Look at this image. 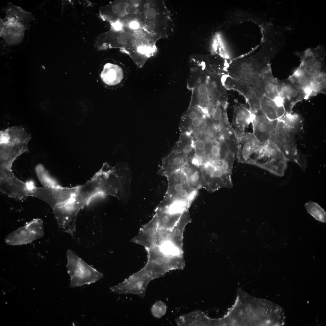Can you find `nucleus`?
Here are the masks:
<instances>
[{
	"instance_id": "1",
	"label": "nucleus",
	"mask_w": 326,
	"mask_h": 326,
	"mask_svg": "<svg viewBox=\"0 0 326 326\" xmlns=\"http://www.w3.org/2000/svg\"><path fill=\"white\" fill-rule=\"evenodd\" d=\"M146 250L148 254V259L145 265L128 279L129 283L133 287L141 292L146 291L151 280L174 268L175 260L177 257L165 254L157 246Z\"/></svg>"
},
{
	"instance_id": "2",
	"label": "nucleus",
	"mask_w": 326,
	"mask_h": 326,
	"mask_svg": "<svg viewBox=\"0 0 326 326\" xmlns=\"http://www.w3.org/2000/svg\"><path fill=\"white\" fill-rule=\"evenodd\" d=\"M288 161L279 148L269 140L261 143L246 164L257 166L282 177L286 170Z\"/></svg>"
},
{
	"instance_id": "3",
	"label": "nucleus",
	"mask_w": 326,
	"mask_h": 326,
	"mask_svg": "<svg viewBox=\"0 0 326 326\" xmlns=\"http://www.w3.org/2000/svg\"><path fill=\"white\" fill-rule=\"evenodd\" d=\"M294 130L280 119L269 140L279 148L288 161L295 163L305 171L308 165L306 157L297 148Z\"/></svg>"
},
{
	"instance_id": "4",
	"label": "nucleus",
	"mask_w": 326,
	"mask_h": 326,
	"mask_svg": "<svg viewBox=\"0 0 326 326\" xmlns=\"http://www.w3.org/2000/svg\"><path fill=\"white\" fill-rule=\"evenodd\" d=\"M67 268L71 277V288L89 284L103 277L102 273L86 263L72 250L67 251Z\"/></svg>"
},
{
	"instance_id": "5",
	"label": "nucleus",
	"mask_w": 326,
	"mask_h": 326,
	"mask_svg": "<svg viewBox=\"0 0 326 326\" xmlns=\"http://www.w3.org/2000/svg\"><path fill=\"white\" fill-rule=\"evenodd\" d=\"M158 37L146 32L135 34L123 49L136 64L143 65L154 54Z\"/></svg>"
},
{
	"instance_id": "6",
	"label": "nucleus",
	"mask_w": 326,
	"mask_h": 326,
	"mask_svg": "<svg viewBox=\"0 0 326 326\" xmlns=\"http://www.w3.org/2000/svg\"><path fill=\"white\" fill-rule=\"evenodd\" d=\"M32 181L24 182L17 178L12 169L0 168V190L9 197L20 201L30 196Z\"/></svg>"
},
{
	"instance_id": "7",
	"label": "nucleus",
	"mask_w": 326,
	"mask_h": 326,
	"mask_svg": "<svg viewBox=\"0 0 326 326\" xmlns=\"http://www.w3.org/2000/svg\"><path fill=\"white\" fill-rule=\"evenodd\" d=\"M78 186L64 187L60 185L52 187H37L34 184L30 190V196L35 197L48 203L53 209L73 198Z\"/></svg>"
},
{
	"instance_id": "8",
	"label": "nucleus",
	"mask_w": 326,
	"mask_h": 326,
	"mask_svg": "<svg viewBox=\"0 0 326 326\" xmlns=\"http://www.w3.org/2000/svg\"><path fill=\"white\" fill-rule=\"evenodd\" d=\"M160 4L156 1H147L142 10L145 30L158 38L164 33L167 18L165 8H161Z\"/></svg>"
},
{
	"instance_id": "9",
	"label": "nucleus",
	"mask_w": 326,
	"mask_h": 326,
	"mask_svg": "<svg viewBox=\"0 0 326 326\" xmlns=\"http://www.w3.org/2000/svg\"><path fill=\"white\" fill-rule=\"evenodd\" d=\"M44 235L43 221L40 219H36L9 234L5 241L9 245H21L30 243Z\"/></svg>"
},
{
	"instance_id": "10",
	"label": "nucleus",
	"mask_w": 326,
	"mask_h": 326,
	"mask_svg": "<svg viewBox=\"0 0 326 326\" xmlns=\"http://www.w3.org/2000/svg\"><path fill=\"white\" fill-rule=\"evenodd\" d=\"M221 81L225 87L235 90L245 97L252 112L260 108V100L264 95L259 90L231 77L228 74L223 75Z\"/></svg>"
},
{
	"instance_id": "11",
	"label": "nucleus",
	"mask_w": 326,
	"mask_h": 326,
	"mask_svg": "<svg viewBox=\"0 0 326 326\" xmlns=\"http://www.w3.org/2000/svg\"><path fill=\"white\" fill-rule=\"evenodd\" d=\"M140 4L138 0H121L114 2L102 8L101 16L112 24L126 15L138 12Z\"/></svg>"
},
{
	"instance_id": "12",
	"label": "nucleus",
	"mask_w": 326,
	"mask_h": 326,
	"mask_svg": "<svg viewBox=\"0 0 326 326\" xmlns=\"http://www.w3.org/2000/svg\"><path fill=\"white\" fill-rule=\"evenodd\" d=\"M300 58V65L318 76L324 73L323 70L325 67V47L319 45L314 48H308L302 52H296Z\"/></svg>"
},
{
	"instance_id": "13",
	"label": "nucleus",
	"mask_w": 326,
	"mask_h": 326,
	"mask_svg": "<svg viewBox=\"0 0 326 326\" xmlns=\"http://www.w3.org/2000/svg\"><path fill=\"white\" fill-rule=\"evenodd\" d=\"M252 113L253 134L261 142L269 141L276 129L278 120H269L260 108Z\"/></svg>"
},
{
	"instance_id": "14",
	"label": "nucleus",
	"mask_w": 326,
	"mask_h": 326,
	"mask_svg": "<svg viewBox=\"0 0 326 326\" xmlns=\"http://www.w3.org/2000/svg\"><path fill=\"white\" fill-rule=\"evenodd\" d=\"M235 132L237 140V158L238 162L246 164L262 142H260L253 133L245 132Z\"/></svg>"
},
{
	"instance_id": "15",
	"label": "nucleus",
	"mask_w": 326,
	"mask_h": 326,
	"mask_svg": "<svg viewBox=\"0 0 326 326\" xmlns=\"http://www.w3.org/2000/svg\"><path fill=\"white\" fill-rule=\"evenodd\" d=\"M217 103L209 83L203 81L198 84L193 91L190 106L198 107L204 112L206 110L209 116L213 107Z\"/></svg>"
},
{
	"instance_id": "16",
	"label": "nucleus",
	"mask_w": 326,
	"mask_h": 326,
	"mask_svg": "<svg viewBox=\"0 0 326 326\" xmlns=\"http://www.w3.org/2000/svg\"><path fill=\"white\" fill-rule=\"evenodd\" d=\"M278 81L280 96L286 114H291L294 105L307 97L302 91L295 86L288 79Z\"/></svg>"
},
{
	"instance_id": "17",
	"label": "nucleus",
	"mask_w": 326,
	"mask_h": 326,
	"mask_svg": "<svg viewBox=\"0 0 326 326\" xmlns=\"http://www.w3.org/2000/svg\"><path fill=\"white\" fill-rule=\"evenodd\" d=\"M111 24L112 29L133 35L147 32L145 28L144 17L142 10L140 12L127 14L118 21Z\"/></svg>"
},
{
	"instance_id": "18",
	"label": "nucleus",
	"mask_w": 326,
	"mask_h": 326,
	"mask_svg": "<svg viewBox=\"0 0 326 326\" xmlns=\"http://www.w3.org/2000/svg\"><path fill=\"white\" fill-rule=\"evenodd\" d=\"M167 177L168 189L162 200L159 204L164 206L171 205L175 197L183 189L189 186L186 176L182 170Z\"/></svg>"
},
{
	"instance_id": "19",
	"label": "nucleus",
	"mask_w": 326,
	"mask_h": 326,
	"mask_svg": "<svg viewBox=\"0 0 326 326\" xmlns=\"http://www.w3.org/2000/svg\"><path fill=\"white\" fill-rule=\"evenodd\" d=\"M0 144L28 148L30 135L21 126L9 127L0 133Z\"/></svg>"
},
{
	"instance_id": "20",
	"label": "nucleus",
	"mask_w": 326,
	"mask_h": 326,
	"mask_svg": "<svg viewBox=\"0 0 326 326\" xmlns=\"http://www.w3.org/2000/svg\"><path fill=\"white\" fill-rule=\"evenodd\" d=\"M188 163V159L184 155L173 149L168 155L162 158L161 165L157 174L167 177L182 170Z\"/></svg>"
},
{
	"instance_id": "21",
	"label": "nucleus",
	"mask_w": 326,
	"mask_h": 326,
	"mask_svg": "<svg viewBox=\"0 0 326 326\" xmlns=\"http://www.w3.org/2000/svg\"><path fill=\"white\" fill-rule=\"evenodd\" d=\"M158 229L157 220L154 215L148 222L142 226L138 234L131 241L140 245L147 249L155 246Z\"/></svg>"
},
{
	"instance_id": "22",
	"label": "nucleus",
	"mask_w": 326,
	"mask_h": 326,
	"mask_svg": "<svg viewBox=\"0 0 326 326\" xmlns=\"http://www.w3.org/2000/svg\"><path fill=\"white\" fill-rule=\"evenodd\" d=\"M259 88L264 96L272 100H275L281 97L279 81L273 75L270 68L261 75Z\"/></svg>"
},
{
	"instance_id": "23",
	"label": "nucleus",
	"mask_w": 326,
	"mask_h": 326,
	"mask_svg": "<svg viewBox=\"0 0 326 326\" xmlns=\"http://www.w3.org/2000/svg\"><path fill=\"white\" fill-rule=\"evenodd\" d=\"M260 108L272 120H279L286 114L281 97L273 100L264 95L260 100Z\"/></svg>"
},
{
	"instance_id": "24",
	"label": "nucleus",
	"mask_w": 326,
	"mask_h": 326,
	"mask_svg": "<svg viewBox=\"0 0 326 326\" xmlns=\"http://www.w3.org/2000/svg\"><path fill=\"white\" fill-rule=\"evenodd\" d=\"M183 213L171 212L165 207L159 205L154 215L157 220L158 228L172 231Z\"/></svg>"
},
{
	"instance_id": "25",
	"label": "nucleus",
	"mask_w": 326,
	"mask_h": 326,
	"mask_svg": "<svg viewBox=\"0 0 326 326\" xmlns=\"http://www.w3.org/2000/svg\"><path fill=\"white\" fill-rule=\"evenodd\" d=\"M314 78L299 67L288 79L295 86L302 91L308 97L316 92L313 83Z\"/></svg>"
},
{
	"instance_id": "26",
	"label": "nucleus",
	"mask_w": 326,
	"mask_h": 326,
	"mask_svg": "<svg viewBox=\"0 0 326 326\" xmlns=\"http://www.w3.org/2000/svg\"><path fill=\"white\" fill-rule=\"evenodd\" d=\"M253 113L245 105L237 104L235 107L232 124L235 131L244 132L252 122Z\"/></svg>"
},
{
	"instance_id": "27",
	"label": "nucleus",
	"mask_w": 326,
	"mask_h": 326,
	"mask_svg": "<svg viewBox=\"0 0 326 326\" xmlns=\"http://www.w3.org/2000/svg\"><path fill=\"white\" fill-rule=\"evenodd\" d=\"M28 149V148L0 144V168L11 169L14 161L18 156L27 152Z\"/></svg>"
},
{
	"instance_id": "28",
	"label": "nucleus",
	"mask_w": 326,
	"mask_h": 326,
	"mask_svg": "<svg viewBox=\"0 0 326 326\" xmlns=\"http://www.w3.org/2000/svg\"><path fill=\"white\" fill-rule=\"evenodd\" d=\"M182 170L186 176L188 185L191 188L198 191L202 188L207 190L200 167L191 163H188Z\"/></svg>"
},
{
	"instance_id": "29",
	"label": "nucleus",
	"mask_w": 326,
	"mask_h": 326,
	"mask_svg": "<svg viewBox=\"0 0 326 326\" xmlns=\"http://www.w3.org/2000/svg\"><path fill=\"white\" fill-rule=\"evenodd\" d=\"M101 77L106 85H114L120 83L124 78L122 68L118 65L107 63L104 65Z\"/></svg>"
},
{
	"instance_id": "30",
	"label": "nucleus",
	"mask_w": 326,
	"mask_h": 326,
	"mask_svg": "<svg viewBox=\"0 0 326 326\" xmlns=\"http://www.w3.org/2000/svg\"><path fill=\"white\" fill-rule=\"evenodd\" d=\"M103 46L106 48L125 47L133 35L112 29L104 34Z\"/></svg>"
},
{
	"instance_id": "31",
	"label": "nucleus",
	"mask_w": 326,
	"mask_h": 326,
	"mask_svg": "<svg viewBox=\"0 0 326 326\" xmlns=\"http://www.w3.org/2000/svg\"><path fill=\"white\" fill-rule=\"evenodd\" d=\"M173 149L184 155L188 159L189 163L196 155L194 140L190 135L187 133H181Z\"/></svg>"
},
{
	"instance_id": "32",
	"label": "nucleus",
	"mask_w": 326,
	"mask_h": 326,
	"mask_svg": "<svg viewBox=\"0 0 326 326\" xmlns=\"http://www.w3.org/2000/svg\"><path fill=\"white\" fill-rule=\"evenodd\" d=\"M221 136L229 152L235 156L237 146L236 135L233 128L228 121L219 129Z\"/></svg>"
},
{
	"instance_id": "33",
	"label": "nucleus",
	"mask_w": 326,
	"mask_h": 326,
	"mask_svg": "<svg viewBox=\"0 0 326 326\" xmlns=\"http://www.w3.org/2000/svg\"><path fill=\"white\" fill-rule=\"evenodd\" d=\"M188 210L185 211L176 225L172 230L171 241L182 250L183 234L185 226L191 222Z\"/></svg>"
},
{
	"instance_id": "34",
	"label": "nucleus",
	"mask_w": 326,
	"mask_h": 326,
	"mask_svg": "<svg viewBox=\"0 0 326 326\" xmlns=\"http://www.w3.org/2000/svg\"><path fill=\"white\" fill-rule=\"evenodd\" d=\"M226 108L227 103H218L213 107L210 113L209 117L215 126L219 129L228 121Z\"/></svg>"
},
{
	"instance_id": "35",
	"label": "nucleus",
	"mask_w": 326,
	"mask_h": 326,
	"mask_svg": "<svg viewBox=\"0 0 326 326\" xmlns=\"http://www.w3.org/2000/svg\"><path fill=\"white\" fill-rule=\"evenodd\" d=\"M205 113L201 109L198 107L190 106L182 117L180 125L181 133H184L185 132L190 123L193 120L205 114Z\"/></svg>"
},
{
	"instance_id": "36",
	"label": "nucleus",
	"mask_w": 326,
	"mask_h": 326,
	"mask_svg": "<svg viewBox=\"0 0 326 326\" xmlns=\"http://www.w3.org/2000/svg\"><path fill=\"white\" fill-rule=\"evenodd\" d=\"M35 170L38 178L43 187H52L60 185L42 165H38Z\"/></svg>"
},
{
	"instance_id": "37",
	"label": "nucleus",
	"mask_w": 326,
	"mask_h": 326,
	"mask_svg": "<svg viewBox=\"0 0 326 326\" xmlns=\"http://www.w3.org/2000/svg\"><path fill=\"white\" fill-rule=\"evenodd\" d=\"M305 206L307 212L315 219L323 223L326 222V213L318 203L310 201Z\"/></svg>"
},
{
	"instance_id": "38",
	"label": "nucleus",
	"mask_w": 326,
	"mask_h": 326,
	"mask_svg": "<svg viewBox=\"0 0 326 326\" xmlns=\"http://www.w3.org/2000/svg\"><path fill=\"white\" fill-rule=\"evenodd\" d=\"M157 246L162 253L166 255L172 256L181 255V250L171 241H165Z\"/></svg>"
},
{
	"instance_id": "39",
	"label": "nucleus",
	"mask_w": 326,
	"mask_h": 326,
	"mask_svg": "<svg viewBox=\"0 0 326 326\" xmlns=\"http://www.w3.org/2000/svg\"><path fill=\"white\" fill-rule=\"evenodd\" d=\"M172 231L158 229L156 238L155 246H159L163 243L171 241Z\"/></svg>"
},
{
	"instance_id": "40",
	"label": "nucleus",
	"mask_w": 326,
	"mask_h": 326,
	"mask_svg": "<svg viewBox=\"0 0 326 326\" xmlns=\"http://www.w3.org/2000/svg\"><path fill=\"white\" fill-rule=\"evenodd\" d=\"M166 306L163 302L159 301L155 303L152 306L151 311L152 315L156 318H160L165 313Z\"/></svg>"
}]
</instances>
